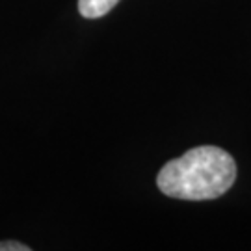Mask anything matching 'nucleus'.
<instances>
[{
  "mask_svg": "<svg viewBox=\"0 0 251 251\" xmlns=\"http://www.w3.org/2000/svg\"><path fill=\"white\" fill-rule=\"evenodd\" d=\"M0 251H30L28 246L21 242H0Z\"/></svg>",
  "mask_w": 251,
  "mask_h": 251,
  "instance_id": "3",
  "label": "nucleus"
},
{
  "mask_svg": "<svg viewBox=\"0 0 251 251\" xmlns=\"http://www.w3.org/2000/svg\"><path fill=\"white\" fill-rule=\"evenodd\" d=\"M236 180V162L216 145H199L164 164L156 186L164 196L208 201L224 196Z\"/></svg>",
  "mask_w": 251,
  "mask_h": 251,
  "instance_id": "1",
  "label": "nucleus"
},
{
  "mask_svg": "<svg viewBox=\"0 0 251 251\" xmlns=\"http://www.w3.org/2000/svg\"><path fill=\"white\" fill-rule=\"evenodd\" d=\"M119 0H78V11L86 19L104 17Z\"/></svg>",
  "mask_w": 251,
  "mask_h": 251,
  "instance_id": "2",
  "label": "nucleus"
}]
</instances>
